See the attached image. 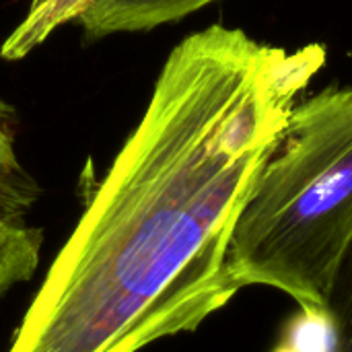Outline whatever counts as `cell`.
<instances>
[{"label": "cell", "instance_id": "5b68a950", "mask_svg": "<svg viewBox=\"0 0 352 352\" xmlns=\"http://www.w3.org/2000/svg\"><path fill=\"white\" fill-rule=\"evenodd\" d=\"M95 0H33L25 19L0 45L4 60H21L39 47L60 25L78 19Z\"/></svg>", "mask_w": 352, "mask_h": 352}, {"label": "cell", "instance_id": "6da1fadb", "mask_svg": "<svg viewBox=\"0 0 352 352\" xmlns=\"http://www.w3.org/2000/svg\"><path fill=\"white\" fill-rule=\"evenodd\" d=\"M326 56L225 25L177 43L6 352H138L225 309L235 223Z\"/></svg>", "mask_w": 352, "mask_h": 352}, {"label": "cell", "instance_id": "277c9868", "mask_svg": "<svg viewBox=\"0 0 352 352\" xmlns=\"http://www.w3.org/2000/svg\"><path fill=\"white\" fill-rule=\"evenodd\" d=\"M37 194V184L16 153V113L0 99V217L23 221Z\"/></svg>", "mask_w": 352, "mask_h": 352}, {"label": "cell", "instance_id": "7a4b0ae2", "mask_svg": "<svg viewBox=\"0 0 352 352\" xmlns=\"http://www.w3.org/2000/svg\"><path fill=\"white\" fill-rule=\"evenodd\" d=\"M352 254V85L299 101L235 223L227 266L239 289L291 297L328 322Z\"/></svg>", "mask_w": 352, "mask_h": 352}, {"label": "cell", "instance_id": "52a82bcc", "mask_svg": "<svg viewBox=\"0 0 352 352\" xmlns=\"http://www.w3.org/2000/svg\"><path fill=\"white\" fill-rule=\"evenodd\" d=\"M332 351L352 352V254L342 266L330 307Z\"/></svg>", "mask_w": 352, "mask_h": 352}, {"label": "cell", "instance_id": "8992f818", "mask_svg": "<svg viewBox=\"0 0 352 352\" xmlns=\"http://www.w3.org/2000/svg\"><path fill=\"white\" fill-rule=\"evenodd\" d=\"M41 243L43 233L39 229L0 217V299L14 285L35 274Z\"/></svg>", "mask_w": 352, "mask_h": 352}, {"label": "cell", "instance_id": "3957f363", "mask_svg": "<svg viewBox=\"0 0 352 352\" xmlns=\"http://www.w3.org/2000/svg\"><path fill=\"white\" fill-rule=\"evenodd\" d=\"M217 0H95L80 16L82 31L93 37L148 31L175 23Z\"/></svg>", "mask_w": 352, "mask_h": 352}]
</instances>
